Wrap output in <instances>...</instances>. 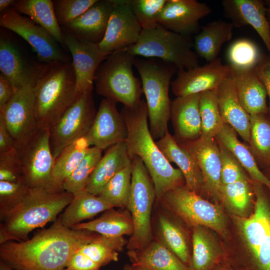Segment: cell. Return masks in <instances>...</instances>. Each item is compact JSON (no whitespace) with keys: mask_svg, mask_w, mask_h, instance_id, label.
Listing matches in <instances>:
<instances>
[{"mask_svg":"<svg viewBox=\"0 0 270 270\" xmlns=\"http://www.w3.org/2000/svg\"><path fill=\"white\" fill-rule=\"evenodd\" d=\"M40 64L30 62L18 46L0 33V71L16 92L34 82Z\"/></svg>","mask_w":270,"mask_h":270,"instance_id":"cell-21","label":"cell"},{"mask_svg":"<svg viewBox=\"0 0 270 270\" xmlns=\"http://www.w3.org/2000/svg\"><path fill=\"white\" fill-rule=\"evenodd\" d=\"M234 26L222 20L211 22L202 26L194 36V48L198 56L207 63L218 58L222 46L231 40Z\"/></svg>","mask_w":270,"mask_h":270,"instance_id":"cell-29","label":"cell"},{"mask_svg":"<svg viewBox=\"0 0 270 270\" xmlns=\"http://www.w3.org/2000/svg\"><path fill=\"white\" fill-rule=\"evenodd\" d=\"M167 0H129L132 12L142 30L158 26V18Z\"/></svg>","mask_w":270,"mask_h":270,"instance_id":"cell-45","label":"cell"},{"mask_svg":"<svg viewBox=\"0 0 270 270\" xmlns=\"http://www.w3.org/2000/svg\"><path fill=\"white\" fill-rule=\"evenodd\" d=\"M134 66L140 78L149 119V128L154 140L165 134L170 119L172 101L169 97L171 80L178 69L166 62L135 58Z\"/></svg>","mask_w":270,"mask_h":270,"instance_id":"cell-5","label":"cell"},{"mask_svg":"<svg viewBox=\"0 0 270 270\" xmlns=\"http://www.w3.org/2000/svg\"><path fill=\"white\" fill-rule=\"evenodd\" d=\"M231 74L230 66L218 58L202 66L178 70L171 82L172 90L176 97L215 90Z\"/></svg>","mask_w":270,"mask_h":270,"instance_id":"cell-16","label":"cell"},{"mask_svg":"<svg viewBox=\"0 0 270 270\" xmlns=\"http://www.w3.org/2000/svg\"><path fill=\"white\" fill-rule=\"evenodd\" d=\"M128 254L132 266L146 270H190L158 238L142 250H128Z\"/></svg>","mask_w":270,"mask_h":270,"instance_id":"cell-30","label":"cell"},{"mask_svg":"<svg viewBox=\"0 0 270 270\" xmlns=\"http://www.w3.org/2000/svg\"><path fill=\"white\" fill-rule=\"evenodd\" d=\"M215 138L234 156L254 182L270 188V180L260 170L250 150L238 140L230 125L224 123Z\"/></svg>","mask_w":270,"mask_h":270,"instance_id":"cell-34","label":"cell"},{"mask_svg":"<svg viewBox=\"0 0 270 270\" xmlns=\"http://www.w3.org/2000/svg\"><path fill=\"white\" fill-rule=\"evenodd\" d=\"M212 12L206 4L196 0H167L158 24L178 34L189 36L200 29V20Z\"/></svg>","mask_w":270,"mask_h":270,"instance_id":"cell-18","label":"cell"},{"mask_svg":"<svg viewBox=\"0 0 270 270\" xmlns=\"http://www.w3.org/2000/svg\"><path fill=\"white\" fill-rule=\"evenodd\" d=\"M218 145L221 160V184H228L244 180H249L244 168L234 156L220 142Z\"/></svg>","mask_w":270,"mask_h":270,"instance_id":"cell-47","label":"cell"},{"mask_svg":"<svg viewBox=\"0 0 270 270\" xmlns=\"http://www.w3.org/2000/svg\"><path fill=\"white\" fill-rule=\"evenodd\" d=\"M92 90L82 92L51 130L50 143L55 160L66 146L84 136L90 129L97 112Z\"/></svg>","mask_w":270,"mask_h":270,"instance_id":"cell-12","label":"cell"},{"mask_svg":"<svg viewBox=\"0 0 270 270\" xmlns=\"http://www.w3.org/2000/svg\"><path fill=\"white\" fill-rule=\"evenodd\" d=\"M73 198V194L63 188H28L22 200L0 218V230L9 240H27L32 230L55 221Z\"/></svg>","mask_w":270,"mask_h":270,"instance_id":"cell-4","label":"cell"},{"mask_svg":"<svg viewBox=\"0 0 270 270\" xmlns=\"http://www.w3.org/2000/svg\"><path fill=\"white\" fill-rule=\"evenodd\" d=\"M200 112L202 122L200 138H215L224 124L220 110L216 90L201 93Z\"/></svg>","mask_w":270,"mask_h":270,"instance_id":"cell-39","label":"cell"},{"mask_svg":"<svg viewBox=\"0 0 270 270\" xmlns=\"http://www.w3.org/2000/svg\"><path fill=\"white\" fill-rule=\"evenodd\" d=\"M124 270H135L132 265L126 264L124 268Z\"/></svg>","mask_w":270,"mask_h":270,"instance_id":"cell-56","label":"cell"},{"mask_svg":"<svg viewBox=\"0 0 270 270\" xmlns=\"http://www.w3.org/2000/svg\"><path fill=\"white\" fill-rule=\"evenodd\" d=\"M132 169V162L117 172L98 196L114 207H127L131 189Z\"/></svg>","mask_w":270,"mask_h":270,"instance_id":"cell-40","label":"cell"},{"mask_svg":"<svg viewBox=\"0 0 270 270\" xmlns=\"http://www.w3.org/2000/svg\"><path fill=\"white\" fill-rule=\"evenodd\" d=\"M128 242L124 236L110 237L99 234L92 241L82 246L78 251L102 266L118 260L119 252Z\"/></svg>","mask_w":270,"mask_h":270,"instance_id":"cell-37","label":"cell"},{"mask_svg":"<svg viewBox=\"0 0 270 270\" xmlns=\"http://www.w3.org/2000/svg\"><path fill=\"white\" fill-rule=\"evenodd\" d=\"M90 146L84 135L62 150L55 160L52 177L53 187L63 188V184L82 160Z\"/></svg>","mask_w":270,"mask_h":270,"instance_id":"cell-35","label":"cell"},{"mask_svg":"<svg viewBox=\"0 0 270 270\" xmlns=\"http://www.w3.org/2000/svg\"><path fill=\"white\" fill-rule=\"evenodd\" d=\"M113 208L99 196L84 188L74 194L72 200L60 218L64 226L72 228L82 221Z\"/></svg>","mask_w":270,"mask_h":270,"instance_id":"cell-31","label":"cell"},{"mask_svg":"<svg viewBox=\"0 0 270 270\" xmlns=\"http://www.w3.org/2000/svg\"><path fill=\"white\" fill-rule=\"evenodd\" d=\"M64 270H68V269L67 268H64Z\"/></svg>","mask_w":270,"mask_h":270,"instance_id":"cell-60","label":"cell"},{"mask_svg":"<svg viewBox=\"0 0 270 270\" xmlns=\"http://www.w3.org/2000/svg\"><path fill=\"white\" fill-rule=\"evenodd\" d=\"M248 180L221 184L220 198L234 213L242 216L248 208L252 193Z\"/></svg>","mask_w":270,"mask_h":270,"instance_id":"cell-43","label":"cell"},{"mask_svg":"<svg viewBox=\"0 0 270 270\" xmlns=\"http://www.w3.org/2000/svg\"><path fill=\"white\" fill-rule=\"evenodd\" d=\"M176 141L196 162L203 177L204 188L212 196L220 199L221 160L219 145L216 138H200L192 141Z\"/></svg>","mask_w":270,"mask_h":270,"instance_id":"cell-20","label":"cell"},{"mask_svg":"<svg viewBox=\"0 0 270 270\" xmlns=\"http://www.w3.org/2000/svg\"><path fill=\"white\" fill-rule=\"evenodd\" d=\"M98 0H56L53 1L58 22L62 27L81 16Z\"/></svg>","mask_w":270,"mask_h":270,"instance_id":"cell-46","label":"cell"},{"mask_svg":"<svg viewBox=\"0 0 270 270\" xmlns=\"http://www.w3.org/2000/svg\"><path fill=\"white\" fill-rule=\"evenodd\" d=\"M156 143L168 162H174L178 166L188 188L198 194L204 187V180L200 168L191 154L177 142L168 130Z\"/></svg>","mask_w":270,"mask_h":270,"instance_id":"cell-26","label":"cell"},{"mask_svg":"<svg viewBox=\"0 0 270 270\" xmlns=\"http://www.w3.org/2000/svg\"><path fill=\"white\" fill-rule=\"evenodd\" d=\"M194 40L169 30L160 25L142 30L138 42L127 48L131 55L161 59L174 65L178 70H186L199 66L198 56L192 50Z\"/></svg>","mask_w":270,"mask_h":270,"instance_id":"cell-7","label":"cell"},{"mask_svg":"<svg viewBox=\"0 0 270 270\" xmlns=\"http://www.w3.org/2000/svg\"><path fill=\"white\" fill-rule=\"evenodd\" d=\"M230 270V269L226 268H221V269H220V270Z\"/></svg>","mask_w":270,"mask_h":270,"instance_id":"cell-59","label":"cell"},{"mask_svg":"<svg viewBox=\"0 0 270 270\" xmlns=\"http://www.w3.org/2000/svg\"><path fill=\"white\" fill-rule=\"evenodd\" d=\"M0 25L26 40L42 62H70L60 44L46 30L13 8L3 12L0 17Z\"/></svg>","mask_w":270,"mask_h":270,"instance_id":"cell-13","label":"cell"},{"mask_svg":"<svg viewBox=\"0 0 270 270\" xmlns=\"http://www.w3.org/2000/svg\"><path fill=\"white\" fill-rule=\"evenodd\" d=\"M102 150L92 146L62 185L66 192L74 194L86 188L90 176L102 157Z\"/></svg>","mask_w":270,"mask_h":270,"instance_id":"cell-41","label":"cell"},{"mask_svg":"<svg viewBox=\"0 0 270 270\" xmlns=\"http://www.w3.org/2000/svg\"><path fill=\"white\" fill-rule=\"evenodd\" d=\"M34 112L38 127L51 130L81 94L72 62L39 64L34 80Z\"/></svg>","mask_w":270,"mask_h":270,"instance_id":"cell-3","label":"cell"},{"mask_svg":"<svg viewBox=\"0 0 270 270\" xmlns=\"http://www.w3.org/2000/svg\"><path fill=\"white\" fill-rule=\"evenodd\" d=\"M71 228L87 230L106 236L120 237L131 236L134 224L130 212L112 208L104 212L97 218L78 224Z\"/></svg>","mask_w":270,"mask_h":270,"instance_id":"cell-33","label":"cell"},{"mask_svg":"<svg viewBox=\"0 0 270 270\" xmlns=\"http://www.w3.org/2000/svg\"><path fill=\"white\" fill-rule=\"evenodd\" d=\"M120 114L127 127L125 142L128 154L131 160L137 156L144 162L153 181L156 200L160 201L167 192L184 185L182 172L170 164L151 135L146 101L141 100L132 107L124 106Z\"/></svg>","mask_w":270,"mask_h":270,"instance_id":"cell-2","label":"cell"},{"mask_svg":"<svg viewBox=\"0 0 270 270\" xmlns=\"http://www.w3.org/2000/svg\"><path fill=\"white\" fill-rule=\"evenodd\" d=\"M160 201L194 227H208L224 234L226 223L221 208L190 190L185 184L167 192Z\"/></svg>","mask_w":270,"mask_h":270,"instance_id":"cell-11","label":"cell"},{"mask_svg":"<svg viewBox=\"0 0 270 270\" xmlns=\"http://www.w3.org/2000/svg\"><path fill=\"white\" fill-rule=\"evenodd\" d=\"M90 146L102 150L125 142L128 130L126 124L116 103L102 99L92 123L85 134Z\"/></svg>","mask_w":270,"mask_h":270,"instance_id":"cell-17","label":"cell"},{"mask_svg":"<svg viewBox=\"0 0 270 270\" xmlns=\"http://www.w3.org/2000/svg\"><path fill=\"white\" fill-rule=\"evenodd\" d=\"M13 8L20 14L28 16L32 21L46 30L62 46L63 32L51 0H16Z\"/></svg>","mask_w":270,"mask_h":270,"instance_id":"cell-32","label":"cell"},{"mask_svg":"<svg viewBox=\"0 0 270 270\" xmlns=\"http://www.w3.org/2000/svg\"><path fill=\"white\" fill-rule=\"evenodd\" d=\"M34 82L18 91L12 99L0 109L2 118L17 145L38 128L34 112Z\"/></svg>","mask_w":270,"mask_h":270,"instance_id":"cell-15","label":"cell"},{"mask_svg":"<svg viewBox=\"0 0 270 270\" xmlns=\"http://www.w3.org/2000/svg\"><path fill=\"white\" fill-rule=\"evenodd\" d=\"M99 234L67 228L59 216L30 239L1 244L0 260L14 270H64L71 256Z\"/></svg>","mask_w":270,"mask_h":270,"instance_id":"cell-1","label":"cell"},{"mask_svg":"<svg viewBox=\"0 0 270 270\" xmlns=\"http://www.w3.org/2000/svg\"><path fill=\"white\" fill-rule=\"evenodd\" d=\"M222 4L225 14L234 26H252L270 54V24L264 2L259 0H224Z\"/></svg>","mask_w":270,"mask_h":270,"instance_id":"cell-23","label":"cell"},{"mask_svg":"<svg viewBox=\"0 0 270 270\" xmlns=\"http://www.w3.org/2000/svg\"><path fill=\"white\" fill-rule=\"evenodd\" d=\"M16 0H0V11L6 10L9 6H14Z\"/></svg>","mask_w":270,"mask_h":270,"instance_id":"cell-54","label":"cell"},{"mask_svg":"<svg viewBox=\"0 0 270 270\" xmlns=\"http://www.w3.org/2000/svg\"><path fill=\"white\" fill-rule=\"evenodd\" d=\"M158 239L189 268L190 251L186 236L180 226L161 214L158 220Z\"/></svg>","mask_w":270,"mask_h":270,"instance_id":"cell-36","label":"cell"},{"mask_svg":"<svg viewBox=\"0 0 270 270\" xmlns=\"http://www.w3.org/2000/svg\"><path fill=\"white\" fill-rule=\"evenodd\" d=\"M64 46L72 56L76 88L82 94L94 88V75L100 64L107 58L96 44L80 40L63 32Z\"/></svg>","mask_w":270,"mask_h":270,"instance_id":"cell-19","label":"cell"},{"mask_svg":"<svg viewBox=\"0 0 270 270\" xmlns=\"http://www.w3.org/2000/svg\"><path fill=\"white\" fill-rule=\"evenodd\" d=\"M192 254L190 270H210L216 264L219 254L210 236L202 226L194 227Z\"/></svg>","mask_w":270,"mask_h":270,"instance_id":"cell-38","label":"cell"},{"mask_svg":"<svg viewBox=\"0 0 270 270\" xmlns=\"http://www.w3.org/2000/svg\"><path fill=\"white\" fill-rule=\"evenodd\" d=\"M135 58L127 48L109 54L95 73L97 94L124 106L136 105L144 92L140 79L133 72Z\"/></svg>","mask_w":270,"mask_h":270,"instance_id":"cell-6","label":"cell"},{"mask_svg":"<svg viewBox=\"0 0 270 270\" xmlns=\"http://www.w3.org/2000/svg\"><path fill=\"white\" fill-rule=\"evenodd\" d=\"M104 36L98 45L106 54L128 48L136 44L142 28L135 18L129 0H113Z\"/></svg>","mask_w":270,"mask_h":270,"instance_id":"cell-14","label":"cell"},{"mask_svg":"<svg viewBox=\"0 0 270 270\" xmlns=\"http://www.w3.org/2000/svg\"><path fill=\"white\" fill-rule=\"evenodd\" d=\"M200 94L176 97L172 102L170 118L176 140L192 141L202 134Z\"/></svg>","mask_w":270,"mask_h":270,"instance_id":"cell-24","label":"cell"},{"mask_svg":"<svg viewBox=\"0 0 270 270\" xmlns=\"http://www.w3.org/2000/svg\"><path fill=\"white\" fill-rule=\"evenodd\" d=\"M249 143L258 156L270 160V122L263 114L250 115Z\"/></svg>","mask_w":270,"mask_h":270,"instance_id":"cell-44","label":"cell"},{"mask_svg":"<svg viewBox=\"0 0 270 270\" xmlns=\"http://www.w3.org/2000/svg\"><path fill=\"white\" fill-rule=\"evenodd\" d=\"M113 6V0H98L83 14L62 27V32L98 44L104 36Z\"/></svg>","mask_w":270,"mask_h":270,"instance_id":"cell-22","label":"cell"},{"mask_svg":"<svg viewBox=\"0 0 270 270\" xmlns=\"http://www.w3.org/2000/svg\"><path fill=\"white\" fill-rule=\"evenodd\" d=\"M16 143L8 132L4 121L0 118V157L14 155Z\"/></svg>","mask_w":270,"mask_h":270,"instance_id":"cell-51","label":"cell"},{"mask_svg":"<svg viewBox=\"0 0 270 270\" xmlns=\"http://www.w3.org/2000/svg\"><path fill=\"white\" fill-rule=\"evenodd\" d=\"M132 162L125 142L109 147L90 176L86 189L90 192L98 196L109 180Z\"/></svg>","mask_w":270,"mask_h":270,"instance_id":"cell-28","label":"cell"},{"mask_svg":"<svg viewBox=\"0 0 270 270\" xmlns=\"http://www.w3.org/2000/svg\"><path fill=\"white\" fill-rule=\"evenodd\" d=\"M135 270H146L138 266H133Z\"/></svg>","mask_w":270,"mask_h":270,"instance_id":"cell-58","label":"cell"},{"mask_svg":"<svg viewBox=\"0 0 270 270\" xmlns=\"http://www.w3.org/2000/svg\"><path fill=\"white\" fill-rule=\"evenodd\" d=\"M0 270H14L10 267L7 264H6L4 262L0 260Z\"/></svg>","mask_w":270,"mask_h":270,"instance_id":"cell-55","label":"cell"},{"mask_svg":"<svg viewBox=\"0 0 270 270\" xmlns=\"http://www.w3.org/2000/svg\"><path fill=\"white\" fill-rule=\"evenodd\" d=\"M226 56L231 68L241 70L254 68L262 58L256 44L246 38L232 43Z\"/></svg>","mask_w":270,"mask_h":270,"instance_id":"cell-42","label":"cell"},{"mask_svg":"<svg viewBox=\"0 0 270 270\" xmlns=\"http://www.w3.org/2000/svg\"><path fill=\"white\" fill-rule=\"evenodd\" d=\"M254 70L266 90L269 98L268 108L270 111V58L264 60L262 58L254 68Z\"/></svg>","mask_w":270,"mask_h":270,"instance_id":"cell-52","label":"cell"},{"mask_svg":"<svg viewBox=\"0 0 270 270\" xmlns=\"http://www.w3.org/2000/svg\"><path fill=\"white\" fill-rule=\"evenodd\" d=\"M254 182L256 196L253 214L238 217L237 224L254 270H270V202L260 186Z\"/></svg>","mask_w":270,"mask_h":270,"instance_id":"cell-9","label":"cell"},{"mask_svg":"<svg viewBox=\"0 0 270 270\" xmlns=\"http://www.w3.org/2000/svg\"><path fill=\"white\" fill-rule=\"evenodd\" d=\"M132 160V184L126 208L132 219L134 232L127 248L129 250H137L152 240L151 212L156 194L153 181L142 160L136 156Z\"/></svg>","mask_w":270,"mask_h":270,"instance_id":"cell-8","label":"cell"},{"mask_svg":"<svg viewBox=\"0 0 270 270\" xmlns=\"http://www.w3.org/2000/svg\"><path fill=\"white\" fill-rule=\"evenodd\" d=\"M16 91L10 82L0 74V109L3 108L14 97Z\"/></svg>","mask_w":270,"mask_h":270,"instance_id":"cell-53","label":"cell"},{"mask_svg":"<svg viewBox=\"0 0 270 270\" xmlns=\"http://www.w3.org/2000/svg\"><path fill=\"white\" fill-rule=\"evenodd\" d=\"M100 267L99 264L77 250L71 256L66 268L70 270H100Z\"/></svg>","mask_w":270,"mask_h":270,"instance_id":"cell-50","label":"cell"},{"mask_svg":"<svg viewBox=\"0 0 270 270\" xmlns=\"http://www.w3.org/2000/svg\"><path fill=\"white\" fill-rule=\"evenodd\" d=\"M50 130L38 127L25 140L16 145V158L24 180L29 188L52 187L55 159L50 143Z\"/></svg>","mask_w":270,"mask_h":270,"instance_id":"cell-10","label":"cell"},{"mask_svg":"<svg viewBox=\"0 0 270 270\" xmlns=\"http://www.w3.org/2000/svg\"><path fill=\"white\" fill-rule=\"evenodd\" d=\"M231 68L238 98L246 111L250 115L265 113L268 94L254 68Z\"/></svg>","mask_w":270,"mask_h":270,"instance_id":"cell-27","label":"cell"},{"mask_svg":"<svg viewBox=\"0 0 270 270\" xmlns=\"http://www.w3.org/2000/svg\"><path fill=\"white\" fill-rule=\"evenodd\" d=\"M0 181L24 182L16 154L0 157Z\"/></svg>","mask_w":270,"mask_h":270,"instance_id":"cell-49","label":"cell"},{"mask_svg":"<svg viewBox=\"0 0 270 270\" xmlns=\"http://www.w3.org/2000/svg\"><path fill=\"white\" fill-rule=\"evenodd\" d=\"M28 188L24 182L0 181V218L22 200Z\"/></svg>","mask_w":270,"mask_h":270,"instance_id":"cell-48","label":"cell"},{"mask_svg":"<svg viewBox=\"0 0 270 270\" xmlns=\"http://www.w3.org/2000/svg\"><path fill=\"white\" fill-rule=\"evenodd\" d=\"M222 118L246 142H250V115L242 106L231 74L216 90Z\"/></svg>","mask_w":270,"mask_h":270,"instance_id":"cell-25","label":"cell"},{"mask_svg":"<svg viewBox=\"0 0 270 270\" xmlns=\"http://www.w3.org/2000/svg\"><path fill=\"white\" fill-rule=\"evenodd\" d=\"M267 4L268 6V8H266V14H270V1L267 2Z\"/></svg>","mask_w":270,"mask_h":270,"instance_id":"cell-57","label":"cell"}]
</instances>
